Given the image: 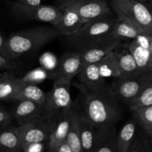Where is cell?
Masks as SVG:
<instances>
[{"label": "cell", "mask_w": 152, "mask_h": 152, "mask_svg": "<svg viewBox=\"0 0 152 152\" xmlns=\"http://www.w3.org/2000/svg\"><path fill=\"white\" fill-rule=\"evenodd\" d=\"M47 80H53V74L42 66L31 69L22 77L17 78V81L19 84L31 85H38Z\"/></svg>", "instance_id": "83f0119b"}, {"label": "cell", "mask_w": 152, "mask_h": 152, "mask_svg": "<svg viewBox=\"0 0 152 152\" xmlns=\"http://www.w3.org/2000/svg\"><path fill=\"white\" fill-rule=\"evenodd\" d=\"M42 0H16V1L25 5H39L42 4Z\"/></svg>", "instance_id": "8d00e7d4"}, {"label": "cell", "mask_w": 152, "mask_h": 152, "mask_svg": "<svg viewBox=\"0 0 152 152\" xmlns=\"http://www.w3.org/2000/svg\"><path fill=\"white\" fill-rule=\"evenodd\" d=\"M11 12L20 19H31L54 25L60 16L61 10L57 7L45 4L25 5L15 1L10 6Z\"/></svg>", "instance_id": "52a82bcc"}, {"label": "cell", "mask_w": 152, "mask_h": 152, "mask_svg": "<svg viewBox=\"0 0 152 152\" xmlns=\"http://www.w3.org/2000/svg\"><path fill=\"white\" fill-rule=\"evenodd\" d=\"M127 152H145L142 140L138 135L135 134L133 140L131 142Z\"/></svg>", "instance_id": "1f68e13d"}, {"label": "cell", "mask_w": 152, "mask_h": 152, "mask_svg": "<svg viewBox=\"0 0 152 152\" xmlns=\"http://www.w3.org/2000/svg\"><path fill=\"white\" fill-rule=\"evenodd\" d=\"M48 142H34L22 145V152H43Z\"/></svg>", "instance_id": "d6a6232c"}, {"label": "cell", "mask_w": 152, "mask_h": 152, "mask_svg": "<svg viewBox=\"0 0 152 152\" xmlns=\"http://www.w3.org/2000/svg\"><path fill=\"white\" fill-rule=\"evenodd\" d=\"M22 145L34 142H48L53 126L43 117L17 126Z\"/></svg>", "instance_id": "9c48e42d"}, {"label": "cell", "mask_w": 152, "mask_h": 152, "mask_svg": "<svg viewBox=\"0 0 152 152\" xmlns=\"http://www.w3.org/2000/svg\"><path fill=\"white\" fill-rule=\"evenodd\" d=\"M131 111L142 107L152 105V83L144 88L135 97L128 103Z\"/></svg>", "instance_id": "f1b7e54d"}, {"label": "cell", "mask_w": 152, "mask_h": 152, "mask_svg": "<svg viewBox=\"0 0 152 152\" xmlns=\"http://www.w3.org/2000/svg\"><path fill=\"white\" fill-rule=\"evenodd\" d=\"M66 2L77 10L84 23L111 16L112 10L107 0H81Z\"/></svg>", "instance_id": "8fae6325"}, {"label": "cell", "mask_w": 152, "mask_h": 152, "mask_svg": "<svg viewBox=\"0 0 152 152\" xmlns=\"http://www.w3.org/2000/svg\"><path fill=\"white\" fill-rule=\"evenodd\" d=\"M80 89L83 98L80 111L95 127L115 126L121 120L123 110L109 86L96 90Z\"/></svg>", "instance_id": "6da1fadb"}, {"label": "cell", "mask_w": 152, "mask_h": 152, "mask_svg": "<svg viewBox=\"0 0 152 152\" xmlns=\"http://www.w3.org/2000/svg\"><path fill=\"white\" fill-rule=\"evenodd\" d=\"M77 77L80 88L87 90H96L106 84L105 80L99 74L96 63L83 66Z\"/></svg>", "instance_id": "2e32d148"}, {"label": "cell", "mask_w": 152, "mask_h": 152, "mask_svg": "<svg viewBox=\"0 0 152 152\" xmlns=\"http://www.w3.org/2000/svg\"><path fill=\"white\" fill-rule=\"evenodd\" d=\"M47 93L37 85L20 84L13 100H28L36 102L43 107L46 100Z\"/></svg>", "instance_id": "44dd1931"}, {"label": "cell", "mask_w": 152, "mask_h": 152, "mask_svg": "<svg viewBox=\"0 0 152 152\" xmlns=\"http://www.w3.org/2000/svg\"><path fill=\"white\" fill-rule=\"evenodd\" d=\"M18 66L15 59L5 57L0 55V70H13Z\"/></svg>", "instance_id": "4dcf8cb0"}, {"label": "cell", "mask_w": 152, "mask_h": 152, "mask_svg": "<svg viewBox=\"0 0 152 152\" xmlns=\"http://www.w3.org/2000/svg\"><path fill=\"white\" fill-rule=\"evenodd\" d=\"M83 68L80 52L74 50L65 53L58 62L57 67L53 72V80L65 79L72 81Z\"/></svg>", "instance_id": "4fadbf2b"}, {"label": "cell", "mask_w": 152, "mask_h": 152, "mask_svg": "<svg viewBox=\"0 0 152 152\" xmlns=\"http://www.w3.org/2000/svg\"><path fill=\"white\" fill-rule=\"evenodd\" d=\"M140 73L152 71V35L142 34L128 45Z\"/></svg>", "instance_id": "ba28073f"}, {"label": "cell", "mask_w": 152, "mask_h": 152, "mask_svg": "<svg viewBox=\"0 0 152 152\" xmlns=\"http://www.w3.org/2000/svg\"><path fill=\"white\" fill-rule=\"evenodd\" d=\"M71 83L65 79H56L53 80L51 90L47 92L42 117L53 127L61 117L75 108L71 98Z\"/></svg>", "instance_id": "3957f363"}, {"label": "cell", "mask_w": 152, "mask_h": 152, "mask_svg": "<svg viewBox=\"0 0 152 152\" xmlns=\"http://www.w3.org/2000/svg\"><path fill=\"white\" fill-rule=\"evenodd\" d=\"M137 123L133 118L122 127L117 134L116 145L117 152H127L131 142L136 134Z\"/></svg>", "instance_id": "603a6c76"}, {"label": "cell", "mask_w": 152, "mask_h": 152, "mask_svg": "<svg viewBox=\"0 0 152 152\" xmlns=\"http://www.w3.org/2000/svg\"><path fill=\"white\" fill-rule=\"evenodd\" d=\"M17 78L10 72H4L0 77V100H13L19 89Z\"/></svg>", "instance_id": "cb8c5ba5"}, {"label": "cell", "mask_w": 152, "mask_h": 152, "mask_svg": "<svg viewBox=\"0 0 152 152\" xmlns=\"http://www.w3.org/2000/svg\"><path fill=\"white\" fill-rule=\"evenodd\" d=\"M11 113L4 109H0V131L10 126L12 123Z\"/></svg>", "instance_id": "f546056e"}, {"label": "cell", "mask_w": 152, "mask_h": 152, "mask_svg": "<svg viewBox=\"0 0 152 152\" xmlns=\"http://www.w3.org/2000/svg\"><path fill=\"white\" fill-rule=\"evenodd\" d=\"M109 5L117 18L132 24L148 35H152L151 13L145 3L137 0H110Z\"/></svg>", "instance_id": "277c9868"}, {"label": "cell", "mask_w": 152, "mask_h": 152, "mask_svg": "<svg viewBox=\"0 0 152 152\" xmlns=\"http://www.w3.org/2000/svg\"><path fill=\"white\" fill-rule=\"evenodd\" d=\"M115 21L110 16L85 22L77 32L65 37L66 42L74 50H80L108 37Z\"/></svg>", "instance_id": "5b68a950"}, {"label": "cell", "mask_w": 152, "mask_h": 152, "mask_svg": "<svg viewBox=\"0 0 152 152\" xmlns=\"http://www.w3.org/2000/svg\"><path fill=\"white\" fill-rule=\"evenodd\" d=\"M132 118L142 129L143 134L152 137V105L142 107L132 111Z\"/></svg>", "instance_id": "4316f807"}, {"label": "cell", "mask_w": 152, "mask_h": 152, "mask_svg": "<svg viewBox=\"0 0 152 152\" xmlns=\"http://www.w3.org/2000/svg\"><path fill=\"white\" fill-rule=\"evenodd\" d=\"M60 16L53 28L58 36L68 37L77 32L84 24L77 10L68 2H61Z\"/></svg>", "instance_id": "7c38bea8"}, {"label": "cell", "mask_w": 152, "mask_h": 152, "mask_svg": "<svg viewBox=\"0 0 152 152\" xmlns=\"http://www.w3.org/2000/svg\"><path fill=\"white\" fill-rule=\"evenodd\" d=\"M39 60H40V62L42 63V67H43V68H45V69H47L48 71H49V62H59V60L56 59V56H55L53 53H47L43 54L42 56L40 57Z\"/></svg>", "instance_id": "836d02e7"}, {"label": "cell", "mask_w": 152, "mask_h": 152, "mask_svg": "<svg viewBox=\"0 0 152 152\" xmlns=\"http://www.w3.org/2000/svg\"><path fill=\"white\" fill-rule=\"evenodd\" d=\"M151 83L152 71L139 73L131 77L115 78L110 87L119 102L128 105L144 88Z\"/></svg>", "instance_id": "8992f818"}, {"label": "cell", "mask_w": 152, "mask_h": 152, "mask_svg": "<svg viewBox=\"0 0 152 152\" xmlns=\"http://www.w3.org/2000/svg\"><path fill=\"white\" fill-rule=\"evenodd\" d=\"M48 152H53V151H52L51 150H50V149H49V148H48Z\"/></svg>", "instance_id": "ab89813d"}, {"label": "cell", "mask_w": 152, "mask_h": 152, "mask_svg": "<svg viewBox=\"0 0 152 152\" xmlns=\"http://www.w3.org/2000/svg\"><path fill=\"white\" fill-rule=\"evenodd\" d=\"M79 111V127L83 152H91L96 138V129L81 112Z\"/></svg>", "instance_id": "ac0fdd59"}, {"label": "cell", "mask_w": 152, "mask_h": 152, "mask_svg": "<svg viewBox=\"0 0 152 152\" xmlns=\"http://www.w3.org/2000/svg\"><path fill=\"white\" fill-rule=\"evenodd\" d=\"M65 142L72 152H83L79 127V111L76 107L73 111L71 125Z\"/></svg>", "instance_id": "d4e9b609"}, {"label": "cell", "mask_w": 152, "mask_h": 152, "mask_svg": "<svg viewBox=\"0 0 152 152\" xmlns=\"http://www.w3.org/2000/svg\"><path fill=\"white\" fill-rule=\"evenodd\" d=\"M117 134L115 126L97 128L91 152H117L116 145Z\"/></svg>", "instance_id": "9a60e30c"}, {"label": "cell", "mask_w": 152, "mask_h": 152, "mask_svg": "<svg viewBox=\"0 0 152 152\" xmlns=\"http://www.w3.org/2000/svg\"><path fill=\"white\" fill-rule=\"evenodd\" d=\"M99 74L105 80L107 78H118L120 77L118 60L115 50L111 51L97 62Z\"/></svg>", "instance_id": "7402d4cb"}, {"label": "cell", "mask_w": 152, "mask_h": 152, "mask_svg": "<svg viewBox=\"0 0 152 152\" xmlns=\"http://www.w3.org/2000/svg\"><path fill=\"white\" fill-rule=\"evenodd\" d=\"M22 143L17 127L8 126L0 131V152H22Z\"/></svg>", "instance_id": "e0dca14e"}, {"label": "cell", "mask_w": 152, "mask_h": 152, "mask_svg": "<svg viewBox=\"0 0 152 152\" xmlns=\"http://www.w3.org/2000/svg\"><path fill=\"white\" fill-rule=\"evenodd\" d=\"M53 26L35 27L13 33L6 39V50L10 59L18 57L41 48L57 37Z\"/></svg>", "instance_id": "7a4b0ae2"}, {"label": "cell", "mask_w": 152, "mask_h": 152, "mask_svg": "<svg viewBox=\"0 0 152 152\" xmlns=\"http://www.w3.org/2000/svg\"><path fill=\"white\" fill-rule=\"evenodd\" d=\"M12 110V117L16 120L17 126L42 117V107L36 102L28 100H17Z\"/></svg>", "instance_id": "5bb4252c"}, {"label": "cell", "mask_w": 152, "mask_h": 152, "mask_svg": "<svg viewBox=\"0 0 152 152\" xmlns=\"http://www.w3.org/2000/svg\"><path fill=\"white\" fill-rule=\"evenodd\" d=\"M67 114L66 115L61 117L53 126L51 131L48 141V148H54L62 142H65L66 139L67 134L69 130L71 125V118H72L73 111Z\"/></svg>", "instance_id": "d6986e66"}, {"label": "cell", "mask_w": 152, "mask_h": 152, "mask_svg": "<svg viewBox=\"0 0 152 152\" xmlns=\"http://www.w3.org/2000/svg\"><path fill=\"white\" fill-rule=\"evenodd\" d=\"M137 1H141V2H143V3H147L148 1H151V0H137Z\"/></svg>", "instance_id": "f35d334b"}, {"label": "cell", "mask_w": 152, "mask_h": 152, "mask_svg": "<svg viewBox=\"0 0 152 152\" xmlns=\"http://www.w3.org/2000/svg\"><path fill=\"white\" fill-rule=\"evenodd\" d=\"M142 34H143L142 31L132 24L116 18L115 23L110 32L109 36L112 39L122 42L124 40L134 39Z\"/></svg>", "instance_id": "ffe728a7"}, {"label": "cell", "mask_w": 152, "mask_h": 152, "mask_svg": "<svg viewBox=\"0 0 152 152\" xmlns=\"http://www.w3.org/2000/svg\"><path fill=\"white\" fill-rule=\"evenodd\" d=\"M0 55L9 58L6 50V39H4L1 34H0Z\"/></svg>", "instance_id": "d590c367"}, {"label": "cell", "mask_w": 152, "mask_h": 152, "mask_svg": "<svg viewBox=\"0 0 152 152\" xmlns=\"http://www.w3.org/2000/svg\"><path fill=\"white\" fill-rule=\"evenodd\" d=\"M1 73H0V77H1Z\"/></svg>", "instance_id": "60d3db41"}, {"label": "cell", "mask_w": 152, "mask_h": 152, "mask_svg": "<svg viewBox=\"0 0 152 152\" xmlns=\"http://www.w3.org/2000/svg\"><path fill=\"white\" fill-rule=\"evenodd\" d=\"M49 149L51 150L53 152H72L65 141L58 145L57 146L54 147V148H49Z\"/></svg>", "instance_id": "e575fe53"}, {"label": "cell", "mask_w": 152, "mask_h": 152, "mask_svg": "<svg viewBox=\"0 0 152 152\" xmlns=\"http://www.w3.org/2000/svg\"><path fill=\"white\" fill-rule=\"evenodd\" d=\"M121 43V42L112 39L108 35L103 39L77 50L80 52L83 67L99 62L108 53L115 50Z\"/></svg>", "instance_id": "30bf717a"}, {"label": "cell", "mask_w": 152, "mask_h": 152, "mask_svg": "<svg viewBox=\"0 0 152 152\" xmlns=\"http://www.w3.org/2000/svg\"><path fill=\"white\" fill-rule=\"evenodd\" d=\"M61 2H63V1H81V0H59Z\"/></svg>", "instance_id": "74e56055"}, {"label": "cell", "mask_w": 152, "mask_h": 152, "mask_svg": "<svg viewBox=\"0 0 152 152\" xmlns=\"http://www.w3.org/2000/svg\"><path fill=\"white\" fill-rule=\"evenodd\" d=\"M120 77H127L139 74L136 62L128 49L117 53Z\"/></svg>", "instance_id": "484cf974"}]
</instances>
